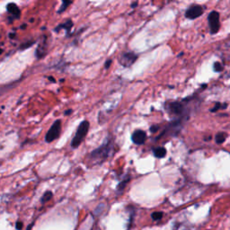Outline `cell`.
<instances>
[{
  "mask_svg": "<svg viewBox=\"0 0 230 230\" xmlns=\"http://www.w3.org/2000/svg\"><path fill=\"white\" fill-rule=\"evenodd\" d=\"M113 149V143L111 139H107L102 146L93 150L89 155V159L94 165H100L110 156Z\"/></svg>",
  "mask_w": 230,
  "mask_h": 230,
  "instance_id": "obj_1",
  "label": "cell"
},
{
  "mask_svg": "<svg viewBox=\"0 0 230 230\" xmlns=\"http://www.w3.org/2000/svg\"><path fill=\"white\" fill-rule=\"evenodd\" d=\"M90 128V124L88 121H83L79 126L77 127V132L75 134V137L73 138L71 141V147L73 148H77L80 146V144L84 141L85 138L86 137L88 130Z\"/></svg>",
  "mask_w": 230,
  "mask_h": 230,
  "instance_id": "obj_2",
  "label": "cell"
},
{
  "mask_svg": "<svg viewBox=\"0 0 230 230\" xmlns=\"http://www.w3.org/2000/svg\"><path fill=\"white\" fill-rule=\"evenodd\" d=\"M184 101L183 102H171L167 105V111L171 115H175L179 116L181 119H183L184 116L188 115L186 112V106L184 105Z\"/></svg>",
  "mask_w": 230,
  "mask_h": 230,
  "instance_id": "obj_3",
  "label": "cell"
},
{
  "mask_svg": "<svg viewBox=\"0 0 230 230\" xmlns=\"http://www.w3.org/2000/svg\"><path fill=\"white\" fill-rule=\"evenodd\" d=\"M60 133H61V121L56 120L45 136V141L47 143H51L59 137Z\"/></svg>",
  "mask_w": 230,
  "mask_h": 230,
  "instance_id": "obj_4",
  "label": "cell"
},
{
  "mask_svg": "<svg viewBox=\"0 0 230 230\" xmlns=\"http://www.w3.org/2000/svg\"><path fill=\"white\" fill-rule=\"evenodd\" d=\"M208 25L210 29V33L211 34H216L219 31V13L217 11H212L209 13L208 16Z\"/></svg>",
  "mask_w": 230,
  "mask_h": 230,
  "instance_id": "obj_5",
  "label": "cell"
},
{
  "mask_svg": "<svg viewBox=\"0 0 230 230\" xmlns=\"http://www.w3.org/2000/svg\"><path fill=\"white\" fill-rule=\"evenodd\" d=\"M138 55L134 52L128 51V52H124L122 54L121 58H120V64L124 67V68H128L130 66H132L136 60L138 59Z\"/></svg>",
  "mask_w": 230,
  "mask_h": 230,
  "instance_id": "obj_6",
  "label": "cell"
},
{
  "mask_svg": "<svg viewBox=\"0 0 230 230\" xmlns=\"http://www.w3.org/2000/svg\"><path fill=\"white\" fill-rule=\"evenodd\" d=\"M203 14V7L200 5H193L190 6L185 12V17L190 20H194Z\"/></svg>",
  "mask_w": 230,
  "mask_h": 230,
  "instance_id": "obj_7",
  "label": "cell"
},
{
  "mask_svg": "<svg viewBox=\"0 0 230 230\" xmlns=\"http://www.w3.org/2000/svg\"><path fill=\"white\" fill-rule=\"evenodd\" d=\"M131 140L136 145H143L147 140V133L142 129H137L132 133Z\"/></svg>",
  "mask_w": 230,
  "mask_h": 230,
  "instance_id": "obj_8",
  "label": "cell"
},
{
  "mask_svg": "<svg viewBox=\"0 0 230 230\" xmlns=\"http://www.w3.org/2000/svg\"><path fill=\"white\" fill-rule=\"evenodd\" d=\"M7 12L13 16L14 19H19L21 17V10L18 5L15 3H9L6 5Z\"/></svg>",
  "mask_w": 230,
  "mask_h": 230,
  "instance_id": "obj_9",
  "label": "cell"
},
{
  "mask_svg": "<svg viewBox=\"0 0 230 230\" xmlns=\"http://www.w3.org/2000/svg\"><path fill=\"white\" fill-rule=\"evenodd\" d=\"M46 52H47V43H46V39H45L44 42H42V44H39L36 53H35V56L39 59H41L42 57H44L46 55Z\"/></svg>",
  "mask_w": 230,
  "mask_h": 230,
  "instance_id": "obj_10",
  "label": "cell"
},
{
  "mask_svg": "<svg viewBox=\"0 0 230 230\" xmlns=\"http://www.w3.org/2000/svg\"><path fill=\"white\" fill-rule=\"evenodd\" d=\"M72 27H73V21H72V20H67L65 23H63V24H61V25L57 26V27L54 29V31H55V32H59L60 30L64 29V30L67 31V32H68H68H70V30H71Z\"/></svg>",
  "mask_w": 230,
  "mask_h": 230,
  "instance_id": "obj_11",
  "label": "cell"
},
{
  "mask_svg": "<svg viewBox=\"0 0 230 230\" xmlns=\"http://www.w3.org/2000/svg\"><path fill=\"white\" fill-rule=\"evenodd\" d=\"M154 155L156 158H163L166 155V149L164 147H157L153 149Z\"/></svg>",
  "mask_w": 230,
  "mask_h": 230,
  "instance_id": "obj_12",
  "label": "cell"
},
{
  "mask_svg": "<svg viewBox=\"0 0 230 230\" xmlns=\"http://www.w3.org/2000/svg\"><path fill=\"white\" fill-rule=\"evenodd\" d=\"M226 137L227 135L224 132H218L216 137H215V141L217 144H222L225 140H226Z\"/></svg>",
  "mask_w": 230,
  "mask_h": 230,
  "instance_id": "obj_13",
  "label": "cell"
},
{
  "mask_svg": "<svg viewBox=\"0 0 230 230\" xmlns=\"http://www.w3.org/2000/svg\"><path fill=\"white\" fill-rule=\"evenodd\" d=\"M128 181H129V177L127 176L126 178L124 180H122L118 185H117V192H122L123 190H124V188H125V186L127 185V183L128 182Z\"/></svg>",
  "mask_w": 230,
  "mask_h": 230,
  "instance_id": "obj_14",
  "label": "cell"
},
{
  "mask_svg": "<svg viewBox=\"0 0 230 230\" xmlns=\"http://www.w3.org/2000/svg\"><path fill=\"white\" fill-rule=\"evenodd\" d=\"M71 4H72V1L63 0V1H62L61 5H60V7H59V9L58 10V14H61V13H63V12L67 9V7H68L69 5H71Z\"/></svg>",
  "mask_w": 230,
  "mask_h": 230,
  "instance_id": "obj_15",
  "label": "cell"
},
{
  "mask_svg": "<svg viewBox=\"0 0 230 230\" xmlns=\"http://www.w3.org/2000/svg\"><path fill=\"white\" fill-rule=\"evenodd\" d=\"M52 196H53L52 192H51V191H48V192H46L43 194V196L42 197L41 202H42V203H45V202H49V201L51 200V198H52Z\"/></svg>",
  "mask_w": 230,
  "mask_h": 230,
  "instance_id": "obj_16",
  "label": "cell"
},
{
  "mask_svg": "<svg viewBox=\"0 0 230 230\" xmlns=\"http://www.w3.org/2000/svg\"><path fill=\"white\" fill-rule=\"evenodd\" d=\"M227 106H228V104H227V103L221 104L220 102H216L215 106H214V107L210 110V112H217V111H218V110H219V109H225Z\"/></svg>",
  "mask_w": 230,
  "mask_h": 230,
  "instance_id": "obj_17",
  "label": "cell"
},
{
  "mask_svg": "<svg viewBox=\"0 0 230 230\" xmlns=\"http://www.w3.org/2000/svg\"><path fill=\"white\" fill-rule=\"evenodd\" d=\"M163 212L161 211H155V212H153L152 215H151V218H153V220H159L163 218Z\"/></svg>",
  "mask_w": 230,
  "mask_h": 230,
  "instance_id": "obj_18",
  "label": "cell"
},
{
  "mask_svg": "<svg viewBox=\"0 0 230 230\" xmlns=\"http://www.w3.org/2000/svg\"><path fill=\"white\" fill-rule=\"evenodd\" d=\"M34 43H35L34 41H31V42H25V43H22V45L20 46V50H22V51L26 50L29 47H32Z\"/></svg>",
  "mask_w": 230,
  "mask_h": 230,
  "instance_id": "obj_19",
  "label": "cell"
},
{
  "mask_svg": "<svg viewBox=\"0 0 230 230\" xmlns=\"http://www.w3.org/2000/svg\"><path fill=\"white\" fill-rule=\"evenodd\" d=\"M213 69L215 72H221L223 70V66L219 62H215L213 65Z\"/></svg>",
  "mask_w": 230,
  "mask_h": 230,
  "instance_id": "obj_20",
  "label": "cell"
},
{
  "mask_svg": "<svg viewBox=\"0 0 230 230\" xmlns=\"http://www.w3.org/2000/svg\"><path fill=\"white\" fill-rule=\"evenodd\" d=\"M23 226H24V224H23V222H21V221H17L16 224H15V228L18 230L23 229Z\"/></svg>",
  "mask_w": 230,
  "mask_h": 230,
  "instance_id": "obj_21",
  "label": "cell"
},
{
  "mask_svg": "<svg viewBox=\"0 0 230 230\" xmlns=\"http://www.w3.org/2000/svg\"><path fill=\"white\" fill-rule=\"evenodd\" d=\"M158 129H159V126H158V125H153V126H151V127H150V131H151L152 133L156 132Z\"/></svg>",
  "mask_w": 230,
  "mask_h": 230,
  "instance_id": "obj_22",
  "label": "cell"
},
{
  "mask_svg": "<svg viewBox=\"0 0 230 230\" xmlns=\"http://www.w3.org/2000/svg\"><path fill=\"white\" fill-rule=\"evenodd\" d=\"M111 64H112V59H108V60H106V61H105V64H104V68H105L106 69H107V68H109Z\"/></svg>",
  "mask_w": 230,
  "mask_h": 230,
  "instance_id": "obj_23",
  "label": "cell"
},
{
  "mask_svg": "<svg viewBox=\"0 0 230 230\" xmlns=\"http://www.w3.org/2000/svg\"><path fill=\"white\" fill-rule=\"evenodd\" d=\"M15 37V32H11L10 34H9V38L10 39H14Z\"/></svg>",
  "mask_w": 230,
  "mask_h": 230,
  "instance_id": "obj_24",
  "label": "cell"
},
{
  "mask_svg": "<svg viewBox=\"0 0 230 230\" xmlns=\"http://www.w3.org/2000/svg\"><path fill=\"white\" fill-rule=\"evenodd\" d=\"M72 112V110L71 109H69V110H68V111H66L65 112V115H68V114H70Z\"/></svg>",
  "mask_w": 230,
  "mask_h": 230,
  "instance_id": "obj_25",
  "label": "cell"
},
{
  "mask_svg": "<svg viewBox=\"0 0 230 230\" xmlns=\"http://www.w3.org/2000/svg\"><path fill=\"white\" fill-rule=\"evenodd\" d=\"M48 78H49V80H50V81H51V82H53V83H55V82H56V80L54 79V77H48Z\"/></svg>",
  "mask_w": 230,
  "mask_h": 230,
  "instance_id": "obj_26",
  "label": "cell"
},
{
  "mask_svg": "<svg viewBox=\"0 0 230 230\" xmlns=\"http://www.w3.org/2000/svg\"><path fill=\"white\" fill-rule=\"evenodd\" d=\"M137 5H138V3L135 2V3H133V4L131 5V7H132V8H135V6H137Z\"/></svg>",
  "mask_w": 230,
  "mask_h": 230,
  "instance_id": "obj_27",
  "label": "cell"
},
{
  "mask_svg": "<svg viewBox=\"0 0 230 230\" xmlns=\"http://www.w3.org/2000/svg\"><path fill=\"white\" fill-rule=\"evenodd\" d=\"M26 26H27V25L26 24H25V25H21V29H23V30H25V28H26Z\"/></svg>",
  "mask_w": 230,
  "mask_h": 230,
  "instance_id": "obj_28",
  "label": "cell"
}]
</instances>
